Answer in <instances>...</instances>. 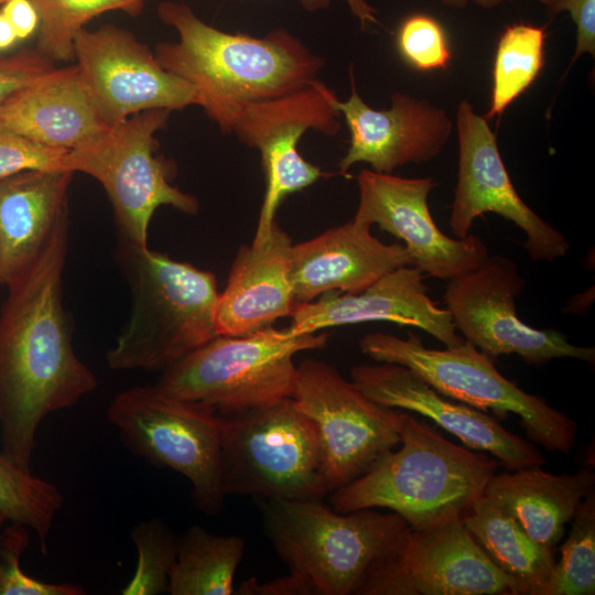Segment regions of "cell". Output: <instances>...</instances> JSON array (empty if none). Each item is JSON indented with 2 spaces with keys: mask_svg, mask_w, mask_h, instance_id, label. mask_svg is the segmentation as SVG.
I'll return each instance as SVG.
<instances>
[{
  "mask_svg": "<svg viewBox=\"0 0 595 595\" xmlns=\"http://www.w3.org/2000/svg\"><path fill=\"white\" fill-rule=\"evenodd\" d=\"M526 281L513 260L488 256L476 269L447 281L443 302L462 337L491 358L517 355L529 365L574 358L595 361L594 347L570 343L556 329L522 322L516 300Z\"/></svg>",
  "mask_w": 595,
  "mask_h": 595,
  "instance_id": "7c38bea8",
  "label": "cell"
},
{
  "mask_svg": "<svg viewBox=\"0 0 595 595\" xmlns=\"http://www.w3.org/2000/svg\"><path fill=\"white\" fill-rule=\"evenodd\" d=\"M6 0H0V4H2Z\"/></svg>",
  "mask_w": 595,
  "mask_h": 595,
  "instance_id": "bcb514c9",
  "label": "cell"
},
{
  "mask_svg": "<svg viewBox=\"0 0 595 595\" xmlns=\"http://www.w3.org/2000/svg\"><path fill=\"white\" fill-rule=\"evenodd\" d=\"M107 416L133 454L190 482L201 511L223 509L220 415L213 407L166 396L155 386H138L120 391Z\"/></svg>",
  "mask_w": 595,
  "mask_h": 595,
  "instance_id": "9c48e42d",
  "label": "cell"
},
{
  "mask_svg": "<svg viewBox=\"0 0 595 595\" xmlns=\"http://www.w3.org/2000/svg\"><path fill=\"white\" fill-rule=\"evenodd\" d=\"M264 533L316 595H414L407 566L412 529L397 512L346 513L322 500L262 498Z\"/></svg>",
  "mask_w": 595,
  "mask_h": 595,
  "instance_id": "7a4b0ae2",
  "label": "cell"
},
{
  "mask_svg": "<svg viewBox=\"0 0 595 595\" xmlns=\"http://www.w3.org/2000/svg\"><path fill=\"white\" fill-rule=\"evenodd\" d=\"M29 544V528L11 523L0 533V595H84L73 583H48L23 572L20 559Z\"/></svg>",
  "mask_w": 595,
  "mask_h": 595,
  "instance_id": "836d02e7",
  "label": "cell"
},
{
  "mask_svg": "<svg viewBox=\"0 0 595 595\" xmlns=\"http://www.w3.org/2000/svg\"><path fill=\"white\" fill-rule=\"evenodd\" d=\"M1 12L13 28L19 41L26 40L40 25L39 13L30 0H6Z\"/></svg>",
  "mask_w": 595,
  "mask_h": 595,
  "instance_id": "f35d334b",
  "label": "cell"
},
{
  "mask_svg": "<svg viewBox=\"0 0 595 595\" xmlns=\"http://www.w3.org/2000/svg\"><path fill=\"white\" fill-rule=\"evenodd\" d=\"M73 172L25 171L0 181V285L23 275L66 223Z\"/></svg>",
  "mask_w": 595,
  "mask_h": 595,
  "instance_id": "7402d4cb",
  "label": "cell"
},
{
  "mask_svg": "<svg viewBox=\"0 0 595 595\" xmlns=\"http://www.w3.org/2000/svg\"><path fill=\"white\" fill-rule=\"evenodd\" d=\"M0 126L47 147L73 150L110 127L76 65L45 72L0 106Z\"/></svg>",
  "mask_w": 595,
  "mask_h": 595,
  "instance_id": "603a6c76",
  "label": "cell"
},
{
  "mask_svg": "<svg viewBox=\"0 0 595 595\" xmlns=\"http://www.w3.org/2000/svg\"><path fill=\"white\" fill-rule=\"evenodd\" d=\"M171 111L151 109L136 113L109 128L90 142L69 150L66 170L96 178L112 205L118 238L148 246V229L154 212L162 205L195 215L196 197L172 185L174 164L155 154V133Z\"/></svg>",
  "mask_w": 595,
  "mask_h": 595,
  "instance_id": "30bf717a",
  "label": "cell"
},
{
  "mask_svg": "<svg viewBox=\"0 0 595 595\" xmlns=\"http://www.w3.org/2000/svg\"><path fill=\"white\" fill-rule=\"evenodd\" d=\"M219 415L226 496L323 500L329 494L316 430L291 397Z\"/></svg>",
  "mask_w": 595,
  "mask_h": 595,
  "instance_id": "ba28073f",
  "label": "cell"
},
{
  "mask_svg": "<svg viewBox=\"0 0 595 595\" xmlns=\"http://www.w3.org/2000/svg\"><path fill=\"white\" fill-rule=\"evenodd\" d=\"M567 11L576 25V47L572 58L595 54V0H564L561 12Z\"/></svg>",
  "mask_w": 595,
  "mask_h": 595,
  "instance_id": "8d00e7d4",
  "label": "cell"
},
{
  "mask_svg": "<svg viewBox=\"0 0 595 595\" xmlns=\"http://www.w3.org/2000/svg\"><path fill=\"white\" fill-rule=\"evenodd\" d=\"M62 504L63 496L54 484L20 468L0 452V513L7 521L33 530L43 554Z\"/></svg>",
  "mask_w": 595,
  "mask_h": 595,
  "instance_id": "f1b7e54d",
  "label": "cell"
},
{
  "mask_svg": "<svg viewBox=\"0 0 595 595\" xmlns=\"http://www.w3.org/2000/svg\"><path fill=\"white\" fill-rule=\"evenodd\" d=\"M158 17L176 30L178 41L159 43L156 60L195 88L197 105L224 132L240 106L298 91L324 64L282 29L264 37L224 32L173 1L161 2Z\"/></svg>",
  "mask_w": 595,
  "mask_h": 595,
  "instance_id": "3957f363",
  "label": "cell"
},
{
  "mask_svg": "<svg viewBox=\"0 0 595 595\" xmlns=\"http://www.w3.org/2000/svg\"><path fill=\"white\" fill-rule=\"evenodd\" d=\"M130 318L106 361L112 370H164L214 338L219 292L210 271L118 238Z\"/></svg>",
  "mask_w": 595,
  "mask_h": 595,
  "instance_id": "5b68a950",
  "label": "cell"
},
{
  "mask_svg": "<svg viewBox=\"0 0 595 595\" xmlns=\"http://www.w3.org/2000/svg\"><path fill=\"white\" fill-rule=\"evenodd\" d=\"M548 7L551 14H558L561 12L564 0H536Z\"/></svg>",
  "mask_w": 595,
  "mask_h": 595,
  "instance_id": "b9f144b4",
  "label": "cell"
},
{
  "mask_svg": "<svg viewBox=\"0 0 595 595\" xmlns=\"http://www.w3.org/2000/svg\"><path fill=\"white\" fill-rule=\"evenodd\" d=\"M30 1L40 17L35 50L52 62L74 58V39L91 19L109 11H122L137 17L144 7V0Z\"/></svg>",
  "mask_w": 595,
  "mask_h": 595,
  "instance_id": "f546056e",
  "label": "cell"
},
{
  "mask_svg": "<svg viewBox=\"0 0 595 595\" xmlns=\"http://www.w3.org/2000/svg\"><path fill=\"white\" fill-rule=\"evenodd\" d=\"M458 171L448 225L455 238L470 234L474 221L495 213L513 223L526 236L522 242L532 261L563 258L566 237L528 206L515 188L488 121L468 101L456 111Z\"/></svg>",
  "mask_w": 595,
  "mask_h": 595,
  "instance_id": "5bb4252c",
  "label": "cell"
},
{
  "mask_svg": "<svg viewBox=\"0 0 595 595\" xmlns=\"http://www.w3.org/2000/svg\"><path fill=\"white\" fill-rule=\"evenodd\" d=\"M236 593L242 595H316L315 588L307 578L292 572L262 584L255 577L244 581Z\"/></svg>",
  "mask_w": 595,
  "mask_h": 595,
  "instance_id": "74e56055",
  "label": "cell"
},
{
  "mask_svg": "<svg viewBox=\"0 0 595 595\" xmlns=\"http://www.w3.org/2000/svg\"><path fill=\"white\" fill-rule=\"evenodd\" d=\"M490 560L518 584L521 595H544L555 560L507 512L482 495L462 518Z\"/></svg>",
  "mask_w": 595,
  "mask_h": 595,
  "instance_id": "484cf974",
  "label": "cell"
},
{
  "mask_svg": "<svg viewBox=\"0 0 595 595\" xmlns=\"http://www.w3.org/2000/svg\"><path fill=\"white\" fill-rule=\"evenodd\" d=\"M407 566L414 595H521L486 554L461 517L412 530Z\"/></svg>",
  "mask_w": 595,
  "mask_h": 595,
  "instance_id": "cb8c5ba5",
  "label": "cell"
},
{
  "mask_svg": "<svg viewBox=\"0 0 595 595\" xmlns=\"http://www.w3.org/2000/svg\"><path fill=\"white\" fill-rule=\"evenodd\" d=\"M354 219L377 225L403 241L411 266L422 274L448 281L467 273L489 256L478 235L450 237L435 224L428 204L437 185L433 177H401L361 170Z\"/></svg>",
  "mask_w": 595,
  "mask_h": 595,
  "instance_id": "2e32d148",
  "label": "cell"
},
{
  "mask_svg": "<svg viewBox=\"0 0 595 595\" xmlns=\"http://www.w3.org/2000/svg\"><path fill=\"white\" fill-rule=\"evenodd\" d=\"M327 335H293L272 326L241 336L216 335L165 368L155 388L166 396L234 413L290 398L298 353L325 347Z\"/></svg>",
  "mask_w": 595,
  "mask_h": 595,
  "instance_id": "8992f818",
  "label": "cell"
},
{
  "mask_svg": "<svg viewBox=\"0 0 595 595\" xmlns=\"http://www.w3.org/2000/svg\"><path fill=\"white\" fill-rule=\"evenodd\" d=\"M337 100L325 84L315 79L292 94L242 105L231 115L227 132L259 150L266 176L255 240L268 236L275 212L288 195L326 175L303 159L298 144L310 129L327 136L339 130Z\"/></svg>",
  "mask_w": 595,
  "mask_h": 595,
  "instance_id": "4fadbf2b",
  "label": "cell"
},
{
  "mask_svg": "<svg viewBox=\"0 0 595 595\" xmlns=\"http://www.w3.org/2000/svg\"><path fill=\"white\" fill-rule=\"evenodd\" d=\"M350 379L372 401L432 420L467 447L489 453L508 470L544 464L532 442L505 429L488 412L442 394L408 367L392 363L357 365L350 370Z\"/></svg>",
  "mask_w": 595,
  "mask_h": 595,
  "instance_id": "e0dca14e",
  "label": "cell"
},
{
  "mask_svg": "<svg viewBox=\"0 0 595 595\" xmlns=\"http://www.w3.org/2000/svg\"><path fill=\"white\" fill-rule=\"evenodd\" d=\"M371 226L354 218L292 245L290 271L295 304L329 291L359 293L385 274L411 266L405 247L375 237Z\"/></svg>",
  "mask_w": 595,
  "mask_h": 595,
  "instance_id": "ffe728a7",
  "label": "cell"
},
{
  "mask_svg": "<svg viewBox=\"0 0 595 595\" xmlns=\"http://www.w3.org/2000/svg\"><path fill=\"white\" fill-rule=\"evenodd\" d=\"M291 398L316 430L329 494L367 473L401 442L402 410L372 401L323 360L298 366Z\"/></svg>",
  "mask_w": 595,
  "mask_h": 595,
  "instance_id": "8fae6325",
  "label": "cell"
},
{
  "mask_svg": "<svg viewBox=\"0 0 595 595\" xmlns=\"http://www.w3.org/2000/svg\"><path fill=\"white\" fill-rule=\"evenodd\" d=\"M18 41L13 28L0 10V52L13 47Z\"/></svg>",
  "mask_w": 595,
  "mask_h": 595,
  "instance_id": "60d3db41",
  "label": "cell"
},
{
  "mask_svg": "<svg viewBox=\"0 0 595 595\" xmlns=\"http://www.w3.org/2000/svg\"><path fill=\"white\" fill-rule=\"evenodd\" d=\"M423 274L412 266L398 268L359 293L329 291L309 303L295 304L291 314L293 335L312 334L336 326L390 322L419 328L454 347L457 334L445 307L428 294Z\"/></svg>",
  "mask_w": 595,
  "mask_h": 595,
  "instance_id": "d6986e66",
  "label": "cell"
},
{
  "mask_svg": "<svg viewBox=\"0 0 595 595\" xmlns=\"http://www.w3.org/2000/svg\"><path fill=\"white\" fill-rule=\"evenodd\" d=\"M469 2H474L475 4L485 8V9H491L500 4L505 0H468Z\"/></svg>",
  "mask_w": 595,
  "mask_h": 595,
  "instance_id": "7bdbcfd3",
  "label": "cell"
},
{
  "mask_svg": "<svg viewBox=\"0 0 595 595\" xmlns=\"http://www.w3.org/2000/svg\"><path fill=\"white\" fill-rule=\"evenodd\" d=\"M571 530L544 595L595 593V493L592 490L571 519Z\"/></svg>",
  "mask_w": 595,
  "mask_h": 595,
  "instance_id": "4dcf8cb0",
  "label": "cell"
},
{
  "mask_svg": "<svg viewBox=\"0 0 595 595\" xmlns=\"http://www.w3.org/2000/svg\"><path fill=\"white\" fill-rule=\"evenodd\" d=\"M351 76V94L336 107L350 133L349 147L338 163L346 175L356 163L374 172L391 174L409 163L428 162L447 143L453 122L446 111L426 100L394 93L389 109H374L358 95Z\"/></svg>",
  "mask_w": 595,
  "mask_h": 595,
  "instance_id": "ac0fdd59",
  "label": "cell"
},
{
  "mask_svg": "<svg viewBox=\"0 0 595 595\" xmlns=\"http://www.w3.org/2000/svg\"><path fill=\"white\" fill-rule=\"evenodd\" d=\"M545 40L544 26L527 23L510 24L500 34L487 121L501 116L536 82L544 65Z\"/></svg>",
  "mask_w": 595,
  "mask_h": 595,
  "instance_id": "83f0119b",
  "label": "cell"
},
{
  "mask_svg": "<svg viewBox=\"0 0 595 595\" xmlns=\"http://www.w3.org/2000/svg\"><path fill=\"white\" fill-rule=\"evenodd\" d=\"M7 521L6 518L0 513V527L2 526V523Z\"/></svg>",
  "mask_w": 595,
  "mask_h": 595,
  "instance_id": "f6af8a7d",
  "label": "cell"
},
{
  "mask_svg": "<svg viewBox=\"0 0 595 595\" xmlns=\"http://www.w3.org/2000/svg\"><path fill=\"white\" fill-rule=\"evenodd\" d=\"M302 7L309 12L326 9L333 0H300ZM350 13L359 21L361 29L368 24L378 23L377 11L367 0H344Z\"/></svg>",
  "mask_w": 595,
  "mask_h": 595,
  "instance_id": "ab89813d",
  "label": "cell"
},
{
  "mask_svg": "<svg viewBox=\"0 0 595 595\" xmlns=\"http://www.w3.org/2000/svg\"><path fill=\"white\" fill-rule=\"evenodd\" d=\"M73 48L79 76L110 128L145 110L197 105L195 88L163 68L128 30L112 24L83 28Z\"/></svg>",
  "mask_w": 595,
  "mask_h": 595,
  "instance_id": "9a60e30c",
  "label": "cell"
},
{
  "mask_svg": "<svg viewBox=\"0 0 595 595\" xmlns=\"http://www.w3.org/2000/svg\"><path fill=\"white\" fill-rule=\"evenodd\" d=\"M442 3L446 7L453 9H462L468 4V0H441Z\"/></svg>",
  "mask_w": 595,
  "mask_h": 595,
  "instance_id": "ee69618b",
  "label": "cell"
},
{
  "mask_svg": "<svg viewBox=\"0 0 595 595\" xmlns=\"http://www.w3.org/2000/svg\"><path fill=\"white\" fill-rule=\"evenodd\" d=\"M363 354L377 363L408 367L442 394L499 418H519L532 443L549 452L569 454L577 424L548 401L522 390L502 376L493 358L463 340L444 349L428 348L420 336L405 338L387 333H370L359 340Z\"/></svg>",
  "mask_w": 595,
  "mask_h": 595,
  "instance_id": "52a82bcc",
  "label": "cell"
},
{
  "mask_svg": "<svg viewBox=\"0 0 595 595\" xmlns=\"http://www.w3.org/2000/svg\"><path fill=\"white\" fill-rule=\"evenodd\" d=\"M401 442L367 473L331 493L335 511L385 508L414 531L461 517L484 495L499 462L459 446L402 410Z\"/></svg>",
  "mask_w": 595,
  "mask_h": 595,
  "instance_id": "277c9868",
  "label": "cell"
},
{
  "mask_svg": "<svg viewBox=\"0 0 595 595\" xmlns=\"http://www.w3.org/2000/svg\"><path fill=\"white\" fill-rule=\"evenodd\" d=\"M68 223L35 263L8 285L0 312L1 453L31 470L35 435L51 413L75 405L97 387L77 357L63 305Z\"/></svg>",
  "mask_w": 595,
  "mask_h": 595,
  "instance_id": "6da1fadb",
  "label": "cell"
},
{
  "mask_svg": "<svg viewBox=\"0 0 595 595\" xmlns=\"http://www.w3.org/2000/svg\"><path fill=\"white\" fill-rule=\"evenodd\" d=\"M245 541L239 536L209 532L202 526L187 528L176 542L167 593L171 595H230L242 559Z\"/></svg>",
  "mask_w": 595,
  "mask_h": 595,
  "instance_id": "4316f807",
  "label": "cell"
},
{
  "mask_svg": "<svg viewBox=\"0 0 595 595\" xmlns=\"http://www.w3.org/2000/svg\"><path fill=\"white\" fill-rule=\"evenodd\" d=\"M595 474H551L541 466L494 474L484 495L512 517L537 543L553 548L584 498L594 490Z\"/></svg>",
  "mask_w": 595,
  "mask_h": 595,
  "instance_id": "d4e9b609",
  "label": "cell"
},
{
  "mask_svg": "<svg viewBox=\"0 0 595 595\" xmlns=\"http://www.w3.org/2000/svg\"><path fill=\"white\" fill-rule=\"evenodd\" d=\"M396 45L404 63L420 72L446 68L452 57L444 26L426 13H413L402 20Z\"/></svg>",
  "mask_w": 595,
  "mask_h": 595,
  "instance_id": "d6a6232c",
  "label": "cell"
},
{
  "mask_svg": "<svg viewBox=\"0 0 595 595\" xmlns=\"http://www.w3.org/2000/svg\"><path fill=\"white\" fill-rule=\"evenodd\" d=\"M138 552L136 571L122 595H156L167 592L176 558L177 537L161 519L139 522L131 532Z\"/></svg>",
  "mask_w": 595,
  "mask_h": 595,
  "instance_id": "1f68e13d",
  "label": "cell"
},
{
  "mask_svg": "<svg viewBox=\"0 0 595 595\" xmlns=\"http://www.w3.org/2000/svg\"><path fill=\"white\" fill-rule=\"evenodd\" d=\"M67 152L0 126V181L25 171L66 170Z\"/></svg>",
  "mask_w": 595,
  "mask_h": 595,
  "instance_id": "e575fe53",
  "label": "cell"
},
{
  "mask_svg": "<svg viewBox=\"0 0 595 595\" xmlns=\"http://www.w3.org/2000/svg\"><path fill=\"white\" fill-rule=\"evenodd\" d=\"M291 237L274 223L267 237L242 245L219 293L216 329L241 336L291 316L295 306L290 271Z\"/></svg>",
  "mask_w": 595,
  "mask_h": 595,
  "instance_id": "44dd1931",
  "label": "cell"
},
{
  "mask_svg": "<svg viewBox=\"0 0 595 595\" xmlns=\"http://www.w3.org/2000/svg\"><path fill=\"white\" fill-rule=\"evenodd\" d=\"M54 67V62L36 50L0 55V106L17 91Z\"/></svg>",
  "mask_w": 595,
  "mask_h": 595,
  "instance_id": "d590c367",
  "label": "cell"
}]
</instances>
